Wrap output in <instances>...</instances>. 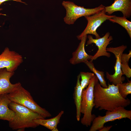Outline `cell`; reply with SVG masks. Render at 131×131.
I'll use <instances>...</instances> for the list:
<instances>
[{"instance_id": "obj_1", "label": "cell", "mask_w": 131, "mask_h": 131, "mask_svg": "<svg viewBox=\"0 0 131 131\" xmlns=\"http://www.w3.org/2000/svg\"><path fill=\"white\" fill-rule=\"evenodd\" d=\"M94 107L101 110L112 111L115 108L129 105L131 101L128 98H124L119 94L117 84H108V87L104 88L97 82L93 90Z\"/></svg>"}, {"instance_id": "obj_2", "label": "cell", "mask_w": 131, "mask_h": 131, "mask_svg": "<svg viewBox=\"0 0 131 131\" xmlns=\"http://www.w3.org/2000/svg\"><path fill=\"white\" fill-rule=\"evenodd\" d=\"M9 106L15 113L13 118L8 122L9 127L13 130L24 131L25 128H35L39 125L34 120L44 118L38 113L13 102H10Z\"/></svg>"}, {"instance_id": "obj_3", "label": "cell", "mask_w": 131, "mask_h": 131, "mask_svg": "<svg viewBox=\"0 0 131 131\" xmlns=\"http://www.w3.org/2000/svg\"><path fill=\"white\" fill-rule=\"evenodd\" d=\"M11 101L22 105L35 112L44 118L51 116L45 108L38 105L33 100L30 93L20 84L14 90L8 94Z\"/></svg>"}, {"instance_id": "obj_4", "label": "cell", "mask_w": 131, "mask_h": 131, "mask_svg": "<svg viewBox=\"0 0 131 131\" xmlns=\"http://www.w3.org/2000/svg\"><path fill=\"white\" fill-rule=\"evenodd\" d=\"M98 82V79L94 75L88 87L82 90L80 111L83 115L81 119V122L82 124L87 127L91 125L96 117L95 115L92 114V111L94 107V87Z\"/></svg>"}, {"instance_id": "obj_5", "label": "cell", "mask_w": 131, "mask_h": 131, "mask_svg": "<svg viewBox=\"0 0 131 131\" xmlns=\"http://www.w3.org/2000/svg\"><path fill=\"white\" fill-rule=\"evenodd\" d=\"M66 11V16L64 18L65 23L68 25H72L79 18L83 16L92 15L104 9L105 6L101 4L98 7L92 8H87L78 6L74 2L63 1L62 3Z\"/></svg>"}, {"instance_id": "obj_6", "label": "cell", "mask_w": 131, "mask_h": 131, "mask_svg": "<svg viewBox=\"0 0 131 131\" xmlns=\"http://www.w3.org/2000/svg\"><path fill=\"white\" fill-rule=\"evenodd\" d=\"M124 118L131 120V110H127L124 107L120 106L115 108L112 111H107L105 116L98 115L95 118L89 131H99L104 127L105 123Z\"/></svg>"}, {"instance_id": "obj_7", "label": "cell", "mask_w": 131, "mask_h": 131, "mask_svg": "<svg viewBox=\"0 0 131 131\" xmlns=\"http://www.w3.org/2000/svg\"><path fill=\"white\" fill-rule=\"evenodd\" d=\"M115 16V15H106L104 9L92 15L85 16L88 21L87 25L83 31L77 36V39L81 40L82 37L88 34L94 35L96 39L100 38L96 32L97 28L106 20H108Z\"/></svg>"}, {"instance_id": "obj_8", "label": "cell", "mask_w": 131, "mask_h": 131, "mask_svg": "<svg viewBox=\"0 0 131 131\" xmlns=\"http://www.w3.org/2000/svg\"><path fill=\"white\" fill-rule=\"evenodd\" d=\"M127 48L126 45H122L117 47L106 48V51L114 54L116 58L114 74L112 75L110 74L108 72L106 73L107 79L112 84L115 85L122 83L125 80V77L122 76L123 74L121 68V59L122 54Z\"/></svg>"}, {"instance_id": "obj_9", "label": "cell", "mask_w": 131, "mask_h": 131, "mask_svg": "<svg viewBox=\"0 0 131 131\" xmlns=\"http://www.w3.org/2000/svg\"><path fill=\"white\" fill-rule=\"evenodd\" d=\"M23 61L22 56L6 47L0 55V69L6 68L8 71L14 72Z\"/></svg>"}, {"instance_id": "obj_10", "label": "cell", "mask_w": 131, "mask_h": 131, "mask_svg": "<svg viewBox=\"0 0 131 131\" xmlns=\"http://www.w3.org/2000/svg\"><path fill=\"white\" fill-rule=\"evenodd\" d=\"M109 32L107 33L103 37L98 39H94L90 35L88 36V40L87 45H88L92 43L95 44L97 46L98 50L96 53L93 56L90 61L93 62L98 57L102 56H106L109 57L111 56L110 54L106 50L107 46L110 43V42L113 40V37L110 36Z\"/></svg>"}, {"instance_id": "obj_11", "label": "cell", "mask_w": 131, "mask_h": 131, "mask_svg": "<svg viewBox=\"0 0 131 131\" xmlns=\"http://www.w3.org/2000/svg\"><path fill=\"white\" fill-rule=\"evenodd\" d=\"M14 73V72L8 71L6 68L0 69V94H9L21 84L20 82L13 84L10 82V79Z\"/></svg>"}, {"instance_id": "obj_12", "label": "cell", "mask_w": 131, "mask_h": 131, "mask_svg": "<svg viewBox=\"0 0 131 131\" xmlns=\"http://www.w3.org/2000/svg\"><path fill=\"white\" fill-rule=\"evenodd\" d=\"M106 13L110 15L114 12L121 11L126 18L131 15V0H115L110 6L105 7Z\"/></svg>"}, {"instance_id": "obj_13", "label": "cell", "mask_w": 131, "mask_h": 131, "mask_svg": "<svg viewBox=\"0 0 131 131\" xmlns=\"http://www.w3.org/2000/svg\"><path fill=\"white\" fill-rule=\"evenodd\" d=\"M87 36L86 35L81 39L77 49L72 53V57L69 60L70 63L75 65L81 63H84L87 61L90 60L93 56L88 54L86 52L84 46Z\"/></svg>"}, {"instance_id": "obj_14", "label": "cell", "mask_w": 131, "mask_h": 131, "mask_svg": "<svg viewBox=\"0 0 131 131\" xmlns=\"http://www.w3.org/2000/svg\"><path fill=\"white\" fill-rule=\"evenodd\" d=\"M11 102L8 94H0V119L9 122L13 118L15 113L9 107Z\"/></svg>"}, {"instance_id": "obj_15", "label": "cell", "mask_w": 131, "mask_h": 131, "mask_svg": "<svg viewBox=\"0 0 131 131\" xmlns=\"http://www.w3.org/2000/svg\"><path fill=\"white\" fill-rule=\"evenodd\" d=\"M79 74L77 76L76 84L74 88V98L76 110V117L77 121H79L81 116V106L82 100V89L81 86Z\"/></svg>"}, {"instance_id": "obj_16", "label": "cell", "mask_w": 131, "mask_h": 131, "mask_svg": "<svg viewBox=\"0 0 131 131\" xmlns=\"http://www.w3.org/2000/svg\"><path fill=\"white\" fill-rule=\"evenodd\" d=\"M64 113L63 111H61L55 117L47 119L45 118L34 119V122L39 125L43 126L51 131L53 129L57 128V124L60 122V118Z\"/></svg>"}, {"instance_id": "obj_17", "label": "cell", "mask_w": 131, "mask_h": 131, "mask_svg": "<svg viewBox=\"0 0 131 131\" xmlns=\"http://www.w3.org/2000/svg\"><path fill=\"white\" fill-rule=\"evenodd\" d=\"M90 70L95 74L100 82V84L104 88L108 87L105 78L104 73L103 71L97 70L95 67L92 62L87 61L84 63Z\"/></svg>"}, {"instance_id": "obj_18", "label": "cell", "mask_w": 131, "mask_h": 131, "mask_svg": "<svg viewBox=\"0 0 131 131\" xmlns=\"http://www.w3.org/2000/svg\"><path fill=\"white\" fill-rule=\"evenodd\" d=\"M108 20L113 23H116L124 27L131 38V22L124 16L119 17L115 16Z\"/></svg>"}, {"instance_id": "obj_19", "label": "cell", "mask_w": 131, "mask_h": 131, "mask_svg": "<svg viewBox=\"0 0 131 131\" xmlns=\"http://www.w3.org/2000/svg\"><path fill=\"white\" fill-rule=\"evenodd\" d=\"M119 93L121 96L126 98L127 96L131 94V81L128 80L127 83H121L117 84Z\"/></svg>"}, {"instance_id": "obj_20", "label": "cell", "mask_w": 131, "mask_h": 131, "mask_svg": "<svg viewBox=\"0 0 131 131\" xmlns=\"http://www.w3.org/2000/svg\"><path fill=\"white\" fill-rule=\"evenodd\" d=\"M80 74L81 78L80 83L83 90L88 87L94 74L90 72H81Z\"/></svg>"}, {"instance_id": "obj_21", "label": "cell", "mask_w": 131, "mask_h": 131, "mask_svg": "<svg viewBox=\"0 0 131 131\" xmlns=\"http://www.w3.org/2000/svg\"><path fill=\"white\" fill-rule=\"evenodd\" d=\"M128 62L121 60V68L123 74L130 78L131 77V69L129 66Z\"/></svg>"}, {"instance_id": "obj_22", "label": "cell", "mask_w": 131, "mask_h": 131, "mask_svg": "<svg viewBox=\"0 0 131 131\" xmlns=\"http://www.w3.org/2000/svg\"><path fill=\"white\" fill-rule=\"evenodd\" d=\"M112 125L107 126V127L104 126L101 129L99 130V131H108L112 127Z\"/></svg>"}, {"instance_id": "obj_23", "label": "cell", "mask_w": 131, "mask_h": 131, "mask_svg": "<svg viewBox=\"0 0 131 131\" xmlns=\"http://www.w3.org/2000/svg\"><path fill=\"white\" fill-rule=\"evenodd\" d=\"M10 0H12L14 1H16V2H19L24 3H25V2L22 1L21 0H0V6L2 3L4 2Z\"/></svg>"}, {"instance_id": "obj_24", "label": "cell", "mask_w": 131, "mask_h": 131, "mask_svg": "<svg viewBox=\"0 0 131 131\" xmlns=\"http://www.w3.org/2000/svg\"><path fill=\"white\" fill-rule=\"evenodd\" d=\"M51 131H58V130L57 128H55L53 129H52Z\"/></svg>"}, {"instance_id": "obj_25", "label": "cell", "mask_w": 131, "mask_h": 131, "mask_svg": "<svg viewBox=\"0 0 131 131\" xmlns=\"http://www.w3.org/2000/svg\"><path fill=\"white\" fill-rule=\"evenodd\" d=\"M2 10V8H0V11ZM1 15H6L5 14H3L1 13H0V16Z\"/></svg>"}]
</instances>
